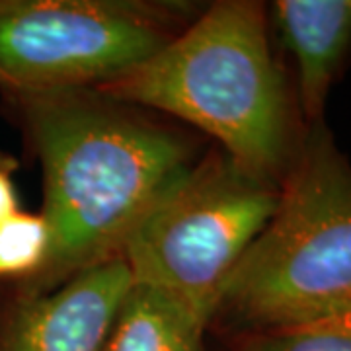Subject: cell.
<instances>
[{
    "label": "cell",
    "instance_id": "obj_11",
    "mask_svg": "<svg viewBox=\"0 0 351 351\" xmlns=\"http://www.w3.org/2000/svg\"><path fill=\"white\" fill-rule=\"evenodd\" d=\"M299 326H322V328H336L351 334V295H346L338 301L330 302L318 313L308 316ZM297 328V326H293Z\"/></svg>",
    "mask_w": 351,
    "mask_h": 351
},
{
    "label": "cell",
    "instance_id": "obj_5",
    "mask_svg": "<svg viewBox=\"0 0 351 351\" xmlns=\"http://www.w3.org/2000/svg\"><path fill=\"white\" fill-rule=\"evenodd\" d=\"M191 14L178 2L0 0V92L101 86L151 59Z\"/></svg>",
    "mask_w": 351,
    "mask_h": 351
},
{
    "label": "cell",
    "instance_id": "obj_4",
    "mask_svg": "<svg viewBox=\"0 0 351 351\" xmlns=\"http://www.w3.org/2000/svg\"><path fill=\"white\" fill-rule=\"evenodd\" d=\"M279 186L209 152L135 226L121 260L135 285L166 293L205 326L242 256L276 211Z\"/></svg>",
    "mask_w": 351,
    "mask_h": 351
},
{
    "label": "cell",
    "instance_id": "obj_6",
    "mask_svg": "<svg viewBox=\"0 0 351 351\" xmlns=\"http://www.w3.org/2000/svg\"><path fill=\"white\" fill-rule=\"evenodd\" d=\"M133 287L123 260L101 263L59 289L0 302V351H101Z\"/></svg>",
    "mask_w": 351,
    "mask_h": 351
},
{
    "label": "cell",
    "instance_id": "obj_9",
    "mask_svg": "<svg viewBox=\"0 0 351 351\" xmlns=\"http://www.w3.org/2000/svg\"><path fill=\"white\" fill-rule=\"evenodd\" d=\"M51 228L43 213L14 211L0 217V287L34 279L47 262Z\"/></svg>",
    "mask_w": 351,
    "mask_h": 351
},
{
    "label": "cell",
    "instance_id": "obj_10",
    "mask_svg": "<svg viewBox=\"0 0 351 351\" xmlns=\"http://www.w3.org/2000/svg\"><path fill=\"white\" fill-rule=\"evenodd\" d=\"M234 351H351V334L322 326L246 332L240 334Z\"/></svg>",
    "mask_w": 351,
    "mask_h": 351
},
{
    "label": "cell",
    "instance_id": "obj_8",
    "mask_svg": "<svg viewBox=\"0 0 351 351\" xmlns=\"http://www.w3.org/2000/svg\"><path fill=\"white\" fill-rule=\"evenodd\" d=\"M207 326L156 289L135 285L101 351H207Z\"/></svg>",
    "mask_w": 351,
    "mask_h": 351
},
{
    "label": "cell",
    "instance_id": "obj_12",
    "mask_svg": "<svg viewBox=\"0 0 351 351\" xmlns=\"http://www.w3.org/2000/svg\"><path fill=\"white\" fill-rule=\"evenodd\" d=\"M16 170H18V160L0 151V217L20 211V199L14 184Z\"/></svg>",
    "mask_w": 351,
    "mask_h": 351
},
{
    "label": "cell",
    "instance_id": "obj_1",
    "mask_svg": "<svg viewBox=\"0 0 351 351\" xmlns=\"http://www.w3.org/2000/svg\"><path fill=\"white\" fill-rule=\"evenodd\" d=\"M43 170L51 250L38 276L12 293L34 297L101 263L164 191L195 164L189 138L94 88L6 98Z\"/></svg>",
    "mask_w": 351,
    "mask_h": 351
},
{
    "label": "cell",
    "instance_id": "obj_7",
    "mask_svg": "<svg viewBox=\"0 0 351 351\" xmlns=\"http://www.w3.org/2000/svg\"><path fill=\"white\" fill-rule=\"evenodd\" d=\"M274 14L297 63L302 113L308 125L318 123L351 51V0H277Z\"/></svg>",
    "mask_w": 351,
    "mask_h": 351
},
{
    "label": "cell",
    "instance_id": "obj_3",
    "mask_svg": "<svg viewBox=\"0 0 351 351\" xmlns=\"http://www.w3.org/2000/svg\"><path fill=\"white\" fill-rule=\"evenodd\" d=\"M346 295L351 164L318 121L297 145L276 211L232 271L215 320L240 334L293 328Z\"/></svg>",
    "mask_w": 351,
    "mask_h": 351
},
{
    "label": "cell",
    "instance_id": "obj_2",
    "mask_svg": "<svg viewBox=\"0 0 351 351\" xmlns=\"http://www.w3.org/2000/svg\"><path fill=\"white\" fill-rule=\"evenodd\" d=\"M94 90L197 127L240 168L276 186L295 156L287 86L260 2H215L151 59Z\"/></svg>",
    "mask_w": 351,
    "mask_h": 351
}]
</instances>
